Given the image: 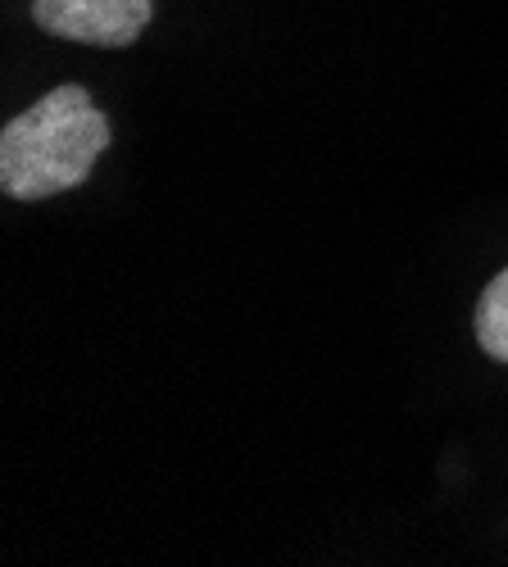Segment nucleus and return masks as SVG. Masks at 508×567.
Instances as JSON below:
<instances>
[{
  "mask_svg": "<svg viewBox=\"0 0 508 567\" xmlns=\"http://www.w3.org/2000/svg\"><path fill=\"white\" fill-rule=\"evenodd\" d=\"M114 127L91 91L64 82L0 127V196L51 200L82 186L110 151Z\"/></svg>",
  "mask_w": 508,
  "mask_h": 567,
  "instance_id": "f257e3e1",
  "label": "nucleus"
},
{
  "mask_svg": "<svg viewBox=\"0 0 508 567\" xmlns=\"http://www.w3.org/2000/svg\"><path fill=\"white\" fill-rule=\"evenodd\" d=\"M155 19V0H32V23L60 41L123 51L142 41Z\"/></svg>",
  "mask_w": 508,
  "mask_h": 567,
  "instance_id": "f03ea898",
  "label": "nucleus"
},
{
  "mask_svg": "<svg viewBox=\"0 0 508 567\" xmlns=\"http://www.w3.org/2000/svg\"><path fill=\"white\" fill-rule=\"evenodd\" d=\"M473 332H477V346L486 359L508 363V268H499L486 281L477 313H473Z\"/></svg>",
  "mask_w": 508,
  "mask_h": 567,
  "instance_id": "7ed1b4c3",
  "label": "nucleus"
}]
</instances>
